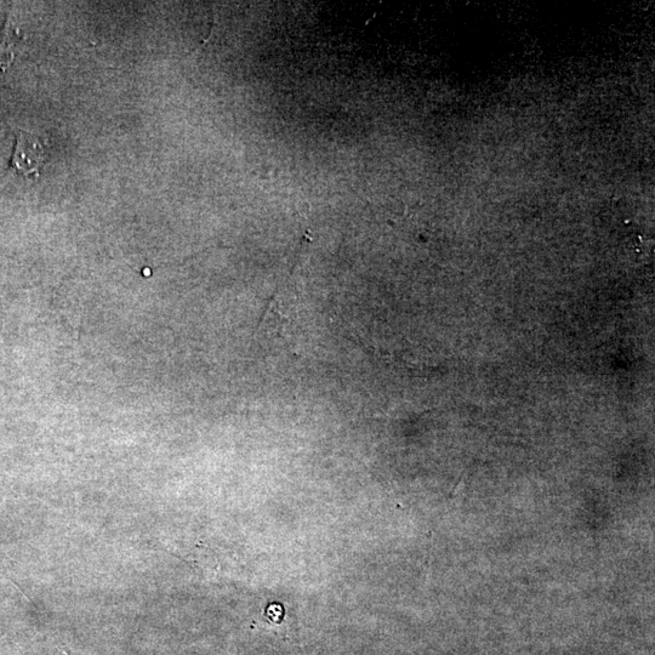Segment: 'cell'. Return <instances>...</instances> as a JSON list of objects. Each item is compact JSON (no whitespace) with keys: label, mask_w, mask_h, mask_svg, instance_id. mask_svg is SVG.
<instances>
[{"label":"cell","mask_w":655,"mask_h":655,"mask_svg":"<svg viewBox=\"0 0 655 655\" xmlns=\"http://www.w3.org/2000/svg\"><path fill=\"white\" fill-rule=\"evenodd\" d=\"M45 147L43 142L25 131H16V141L10 168L16 173L30 176L38 175L39 167L44 161Z\"/></svg>","instance_id":"1"},{"label":"cell","mask_w":655,"mask_h":655,"mask_svg":"<svg viewBox=\"0 0 655 655\" xmlns=\"http://www.w3.org/2000/svg\"><path fill=\"white\" fill-rule=\"evenodd\" d=\"M20 39H22L21 33L13 25L10 17H8L4 26L2 43H0V70H8V67L14 60L15 47Z\"/></svg>","instance_id":"2"}]
</instances>
